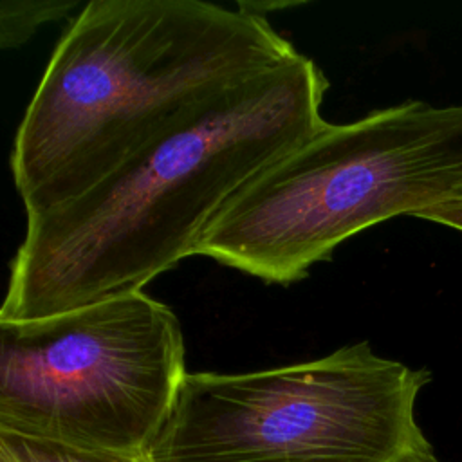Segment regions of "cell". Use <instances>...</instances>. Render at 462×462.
Listing matches in <instances>:
<instances>
[{
  "mask_svg": "<svg viewBox=\"0 0 462 462\" xmlns=\"http://www.w3.org/2000/svg\"><path fill=\"white\" fill-rule=\"evenodd\" d=\"M327 88L318 63L298 52L209 97L78 199L27 217L0 319L143 291L197 254L227 200L327 125Z\"/></svg>",
  "mask_w": 462,
  "mask_h": 462,
  "instance_id": "6da1fadb",
  "label": "cell"
},
{
  "mask_svg": "<svg viewBox=\"0 0 462 462\" xmlns=\"http://www.w3.org/2000/svg\"><path fill=\"white\" fill-rule=\"evenodd\" d=\"M298 51L265 16L204 0H92L58 40L9 157L25 217L119 170L191 110Z\"/></svg>",
  "mask_w": 462,
  "mask_h": 462,
  "instance_id": "7a4b0ae2",
  "label": "cell"
},
{
  "mask_svg": "<svg viewBox=\"0 0 462 462\" xmlns=\"http://www.w3.org/2000/svg\"><path fill=\"white\" fill-rule=\"evenodd\" d=\"M462 197V105L404 101L323 128L217 213L197 254L267 283H292L341 242Z\"/></svg>",
  "mask_w": 462,
  "mask_h": 462,
  "instance_id": "3957f363",
  "label": "cell"
},
{
  "mask_svg": "<svg viewBox=\"0 0 462 462\" xmlns=\"http://www.w3.org/2000/svg\"><path fill=\"white\" fill-rule=\"evenodd\" d=\"M424 368L363 341L244 374L188 372L150 462H402L431 451L415 420Z\"/></svg>",
  "mask_w": 462,
  "mask_h": 462,
  "instance_id": "277c9868",
  "label": "cell"
},
{
  "mask_svg": "<svg viewBox=\"0 0 462 462\" xmlns=\"http://www.w3.org/2000/svg\"><path fill=\"white\" fill-rule=\"evenodd\" d=\"M186 374L180 323L144 291L0 319V430L143 457Z\"/></svg>",
  "mask_w": 462,
  "mask_h": 462,
  "instance_id": "5b68a950",
  "label": "cell"
},
{
  "mask_svg": "<svg viewBox=\"0 0 462 462\" xmlns=\"http://www.w3.org/2000/svg\"><path fill=\"white\" fill-rule=\"evenodd\" d=\"M0 462H150L146 455L81 449L61 442L0 430Z\"/></svg>",
  "mask_w": 462,
  "mask_h": 462,
  "instance_id": "8992f818",
  "label": "cell"
},
{
  "mask_svg": "<svg viewBox=\"0 0 462 462\" xmlns=\"http://www.w3.org/2000/svg\"><path fill=\"white\" fill-rule=\"evenodd\" d=\"M78 2L69 0H2L0 2V45L22 47L38 27L67 16Z\"/></svg>",
  "mask_w": 462,
  "mask_h": 462,
  "instance_id": "52a82bcc",
  "label": "cell"
},
{
  "mask_svg": "<svg viewBox=\"0 0 462 462\" xmlns=\"http://www.w3.org/2000/svg\"><path fill=\"white\" fill-rule=\"evenodd\" d=\"M417 218L431 220V222L453 227L457 231H462V197H457L444 204L433 206V208L422 211Z\"/></svg>",
  "mask_w": 462,
  "mask_h": 462,
  "instance_id": "ba28073f",
  "label": "cell"
},
{
  "mask_svg": "<svg viewBox=\"0 0 462 462\" xmlns=\"http://www.w3.org/2000/svg\"><path fill=\"white\" fill-rule=\"evenodd\" d=\"M404 462H439V460H437V457L433 455V451H426V453L413 455V457L406 458Z\"/></svg>",
  "mask_w": 462,
  "mask_h": 462,
  "instance_id": "9c48e42d",
  "label": "cell"
}]
</instances>
